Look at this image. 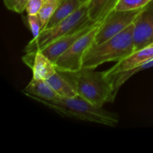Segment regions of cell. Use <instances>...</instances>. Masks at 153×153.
Here are the masks:
<instances>
[{"label": "cell", "instance_id": "1", "mask_svg": "<svg viewBox=\"0 0 153 153\" xmlns=\"http://www.w3.org/2000/svg\"><path fill=\"white\" fill-rule=\"evenodd\" d=\"M43 105L52 109L57 113L71 118L88 122L102 124L114 127L119 123L117 115L98 107L87 101L80 96L64 97L57 100H36Z\"/></svg>", "mask_w": 153, "mask_h": 153}, {"label": "cell", "instance_id": "2", "mask_svg": "<svg viewBox=\"0 0 153 153\" xmlns=\"http://www.w3.org/2000/svg\"><path fill=\"white\" fill-rule=\"evenodd\" d=\"M134 22L111 38L89 48L82 61V68L96 69L110 61H121L134 52Z\"/></svg>", "mask_w": 153, "mask_h": 153}, {"label": "cell", "instance_id": "3", "mask_svg": "<svg viewBox=\"0 0 153 153\" xmlns=\"http://www.w3.org/2000/svg\"><path fill=\"white\" fill-rule=\"evenodd\" d=\"M61 73L71 82L78 95L94 105L102 107L105 103L114 101L111 85L105 71L82 68L76 72Z\"/></svg>", "mask_w": 153, "mask_h": 153}, {"label": "cell", "instance_id": "4", "mask_svg": "<svg viewBox=\"0 0 153 153\" xmlns=\"http://www.w3.org/2000/svg\"><path fill=\"white\" fill-rule=\"evenodd\" d=\"M88 2L82 3V5L68 17L52 28L43 30L38 37L31 39L25 46V52L30 53L42 49L54 40L92 22L88 17Z\"/></svg>", "mask_w": 153, "mask_h": 153}, {"label": "cell", "instance_id": "5", "mask_svg": "<svg viewBox=\"0 0 153 153\" xmlns=\"http://www.w3.org/2000/svg\"><path fill=\"white\" fill-rule=\"evenodd\" d=\"M103 19L98 21L89 31L79 37L58 58L55 63L57 70L61 72H76L82 68L84 56L89 48L94 43L96 35Z\"/></svg>", "mask_w": 153, "mask_h": 153}, {"label": "cell", "instance_id": "6", "mask_svg": "<svg viewBox=\"0 0 153 153\" xmlns=\"http://www.w3.org/2000/svg\"><path fill=\"white\" fill-rule=\"evenodd\" d=\"M143 8L136 10H117L114 9L104 18L96 35L94 43L100 44L120 34L134 23Z\"/></svg>", "mask_w": 153, "mask_h": 153}, {"label": "cell", "instance_id": "7", "mask_svg": "<svg viewBox=\"0 0 153 153\" xmlns=\"http://www.w3.org/2000/svg\"><path fill=\"white\" fill-rule=\"evenodd\" d=\"M153 0L146 4L134 21V51L152 43Z\"/></svg>", "mask_w": 153, "mask_h": 153}, {"label": "cell", "instance_id": "8", "mask_svg": "<svg viewBox=\"0 0 153 153\" xmlns=\"http://www.w3.org/2000/svg\"><path fill=\"white\" fill-rule=\"evenodd\" d=\"M97 22H91L85 26L77 28L75 31L54 40L46 47L40 49V51L55 64V61L62 54H64L79 37L89 31L97 23Z\"/></svg>", "mask_w": 153, "mask_h": 153}, {"label": "cell", "instance_id": "9", "mask_svg": "<svg viewBox=\"0 0 153 153\" xmlns=\"http://www.w3.org/2000/svg\"><path fill=\"white\" fill-rule=\"evenodd\" d=\"M23 62L31 69L33 78L46 80L57 71L55 64L40 50L26 53L22 57Z\"/></svg>", "mask_w": 153, "mask_h": 153}, {"label": "cell", "instance_id": "10", "mask_svg": "<svg viewBox=\"0 0 153 153\" xmlns=\"http://www.w3.org/2000/svg\"><path fill=\"white\" fill-rule=\"evenodd\" d=\"M152 58H153V42L142 49L134 51L126 58L117 62L114 66L105 70V75H110L129 70L142 65Z\"/></svg>", "mask_w": 153, "mask_h": 153}, {"label": "cell", "instance_id": "11", "mask_svg": "<svg viewBox=\"0 0 153 153\" xmlns=\"http://www.w3.org/2000/svg\"><path fill=\"white\" fill-rule=\"evenodd\" d=\"M25 95L32 100H57L61 98L53 88L50 86L47 81L44 79H35L32 78L31 82L22 90Z\"/></svg>", "mask_w": 153, "mask_h": 153}, {"label": "cell", "instance_id": "12", "mask_svg": "<svg viewBox=\"0 0 153 153\" xmlns=\"http://www.w3.org/2000/svg\"><path fill=\"white\" fill-rule=\"evenodd\" d=\"M153 67V58L148 61L147 62L144 63L142 65L138 66L137 67L129 69V70H124V71L118 72V73H113L110 75H105L106 77L110 82L111 85L112 91H113L114 97H116L118 91L120 89L121 87L130 79L134 75L137 74L139 72L143 71V70H147V69L151 68Z\"/></svg>", "mask_w": 153, "mask_h": 153}, {"label": "cell", "instance_id": "13", "mask_svg": "<svg viewBox=\"0 0 153 153\" xmlns=\"http://www.w3.org/2000/svg\"><path fill=\"white\" fill-rule=\"evenodd\" d=\"M119 0H89L88 14L92 22L104 19L115 8Z\"/></svg>", "mask_w": 153, "mask_h": 153}, {"label": "cell", "instance_id": "14", "mask_svg": "<svg viewBox=\"0 0 153 153\" xmlns=\"http://www.w3.org/2000/svg\"><path fill=\"white\" fill-rule=\"evenodd\" d=\"M54 91L61 97H73L77 96L76 90L69 79L61 72L57 70L46 79Z\"/></svg>", "mask_w": 153, "mask_h": 153}, {"label": "cell", "instance_id": "15", "mask_svg": "<svg viewBox=\"0 0 153 153\" xmlns=\"http://www.w3.org/2000/svg\"><path fill=\"white\" fill-rule=\"evenodd\" d=\"M82 4V2L81 0H63L62 2L60 4L55 13H53L51 19H49L44 29L55 26V25L74 13Z\"/></svg>", "mask_w": 153, "mask_h": 153}, {"label": "cell", "instance_id": "16", "mask_svg": "<svg viewBox=\"0 0 153 153\" xmlns=\"http://www.w3.org/2000/svg\"><path fill=\"white\" fill-rule=\"evenodd\" d=\"M62 1L63 0H46L44 1L38 13L43 24V30L46 28L49 19Z\"/></svg>", "mask_w": 153, "mask_h": 153}, {"label": "cell", "instance_id": "17", "mask_svg": "<svg viewBox=\"0 0 153 153\" xmlns=\"http://www.w3.org/2000/svg\"><path fill=\"white\" fill-rule=\"evenodd\" d=\"M152 0H119L115 6L117 10H136L143 8Z\"/></svg>", "mask_w": 153, "mask_h": 153}, {"label": "cell", "instance_id": "18", "mask_svg": "<svg viewBox=\"0 0 153 153\" xmlns=\"http://www.w3.org/2000/svg\"><path fill=\"white\" fill-rule=\"evenodd\" d=\"M28 24L33 38H36L40 35V32L43 31V24L38 14L28 15Z\"/></svg>", "mask_w": 153, "mask_h": 153}, {"label": "cell", "instance_id": "19", "mask_svg": "<svg viewBox=\"0 0 153 153\" xmlns=\"http://www.w3.org/2000/svg\"><path fill=\"white\" fill-rule=\"evenodd\" d=\"M3 1L8 10L21 13L26 9L28 0H3Z\"/></svg>", "mask_w": 153, "mask_h": 153}, {"label": "cell", "instance_id": "20", "mask_svg": "<svg viewBox=\"0 0 153 153\" xmlns=\"http://www.w3.org/2000/svg\"><path fill=\"white\" fill-rule=\"evenodd\" d=\"M43 3H44L43 0H28L25 9L27 15L38 14Z\"/></svg>", "mask_w": 153, "mask_h": 153}, {"label": "cell", "instance_id": "21", "mask_svg": "<svg viewBox=\"0 0 153 153\" xmlns=\"http://www.w3.org/2000/svg\"><path fill=\"white\" fill-rule=\"evenodd\" d=\"M81 1H82V3H84V2H88L89 0H81Z\"/></svg>", "mask_w": 153, "mask_h": 153}, {"label": "cell", "instance_id": "22", "mask_svg": "<svg viewBox=\"0 0 153 153\" xmlns=\"http://www.w3.org/2000/svg\"><path fill=\"white\" fill-rule=\"evenodd\" d=\"M43 1H46V0H43Z\"/></svg>", "mask_w": 153, "mask_h": 153}, {"label": "cell", "instance_id": "23", "mask_svg": "<svg viewBox=\"0 0 153 153\" xmlns=\"http://www.w3.org/2000/svg\"><path fill=\"white\" fill-rule=\"evenodd\" d=\"M152 42H153V39H152Z\"/></svg>", "mask_w": 153, "mask_h": 153}]
</instances>
